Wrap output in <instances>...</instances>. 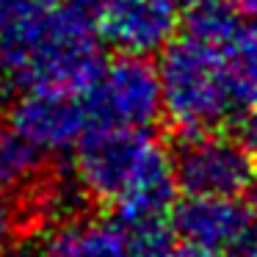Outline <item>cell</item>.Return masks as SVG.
<instances>
[{
	"mask_svg": "<svg viewBox=\"0 0 257 257\" xmlns=\"http://www.w3.org/2000/svg\"><path fill=\"white\" fill-rule=\"evenodd\" d=\"M97 0H61L0 31V94L28 89L83 91L100 58Z\"/></svg>",
	"mask_w": 257,
	"mask_h": 257,
	"instance_id": "1",
	"label": "cell"
},
{
	"mask_svg": "<svg viewBox=\"0 0 257 257\" xmlns=\"http://www.w3.org/2000/svg\"><path fill=\"white\" fill-rule=\"evenodd\" d=\"M72 174L86 196L116 207L119 224L169 218L177 194L172 155L147 130L91 124L75 144Z\"/></svg>",
	"mask_w": 257,
	"mask_h": 257,
	"instance_id": "2",
	"label": "cell"
},
{
	"mask_svg": "<svg viewBox=\"0 0 257 257\" xmlns=\"http://www.w3.org/2000/svg\"><path fill=\"white\" fill-rule=\"evenodd\" d=\"M155 69L161 83V113H166L180 136L218 130L238 108L224 56L191 36L169 42Z\"/></svg>",
	"mask_w": 257,
	"mask_h": 257,
	"instance_id": "3",
	"label": "cell"
},
{
	"mask_svg": "<svg viewBox=\"0 0 257 257\" xmlns=\"http://www.w3.org/2000/svg\"><path fill=\"white\" fill-rule=\"evenodd\" d=\"M80 94L91 124L147 130L161 116L158 69L141 56H119L102 64Z\"/></svg>",
	"mask_w": 257,
	"mask_h": 257,
	"instance_id": "4",
	"label": "cell"
},
{
	"mask_svg": "<svg viewBox=\"0 0 257 257\" xmlns=\"http://www.w3.org/2000/svg\"><path fill=\"white\" fill-rule=\"evenodd\" d=\"M172 166L174 183L185 196H243L254 183V169L240 141L218 130L183 136Z\"/></svg>",
	"mask_w": 257,
	"mask_h": 257,
	"instance_id": "5",
	"label": "cell"
},
{
	"mask_svg": "<svg viewBox=\"0 0 257 257\" xmlns=\"http://www.w3.org/2000/svg\"><path fill=\"white\" fill-rule=\"evenodd\" d=\"M169 213L174 235L213 257H249L257 251V210L240 196H185Z\"/></svg>",
	"mask_w": 257,
	"mask_h": 257,
	"instance_id": "6",
	"label": "cell"
},
{
	"mask_svg": "<svg viewBox=\"0 0 257 257\" xmlns=\"http://www.w3.org/2000/svg\"><path fill=\"white\" fill-rule=\"evenodd\" d=\"M9 119V124L42 155L75 150L80 136L91 127L80 91L69 89L20 91V97H14L12 102Z\"/></svg>",
	"mask_w": 257,
	"mask_h": 257,
	"instance_id": "7",
	"label": "cell"
},
{
	"mask_svg": "<svg viewBox=\"0 0 257 257\" xmlns=\"http://www.w3.org/2000/svg\"><path fill=\"white\" fill-rule=\"evenodd\" d=\"M97 31L119 56H155L177 34L172 0H97Z\"/></svg>",
	"mask_w": 257,
	"mask_h": 257,
	"instance_id": "8",
	"label": "cell"
},
{
	"mask_svg": "<svg viewBox=\"0 0 257 257\" xmlns=\"http://www.w3.org/2000/svg\"><path fill=\"white\" fill-rule=\"evenodd\" d=\"M36 257H133L119 224L75 218L64 221L39 243Z\"/></svg>",
	"mask_w": 257,
	"mask_h": 257,
	"instance_id": "9",
	"label": "cell"
},
{
	"mask_svg": "<svg viewBox=\"0 0 257 257\" xmlns=\"http://www.w3.org/2000/svg\"><path fill=\"white\" fill-rule=\"evenodd\" d=\"M45 155L23 139L12 124H0V194L17 196L42 180Z\"/></svg>",
	"mask_w": 257,
	"mask_h": 257,
	"instance_id": "10",
	"label": "cell"
},
{
	"mask_svg": "<svg viewBox=\"0 0 257 257\" xmlns=\"http://www.w3.org/2000/svg\"><path fill=\"white\" fill-rule=\"evenodd\" d=\"M221 56L235 105L257 111V31L240 25L238 36L229 42Z\"/></svg>",
	"mask_w": 257,
	"mask_h": 257,
	"instance_id": "11",
	"label": "cell"
},
{
	"mask_svg": "<svg viewBox=\"0 0 257 257\" xmlns=\"http://www.w3.org/2000/svg\"><path fill=\"white\" fill-rule=\"evenodd\" d=\"M240 12L238 3L227 0H210L205 6L188 9V23H185V36L196 39L199 45H207L213 50L224 53L227 45L240 31Z\"/></svg>",
	"mask_w": 257,
	"mask_h": 257,
	"instance_id": "12",
	"label": "cell"
},
{
	"mask_svg": "<svg viewBox=\"0 0 257 257\" xmlns=\"http://www.w3.org/2000/svg\"><path fill=\"white\" fill-rule=\"evenodd\" d=\"M23 207L14 202V196L0 194V249H6L12 240H17L23 229Z\"/></svg>",
	"mask_w": 257,
	"mask_h": 257,
	"instance_id": "13",
	"label": "cell"
},
{
	"mask_svg": "<svg viewBox=\"0 0 257 257\" xmlns=\"http://www.w3.org/2000/svg\"><path fill=\"white\" fill-rule=\"evenodd\" d=\"M238 141H240V147L246 150V155H249V163H251L254 177H257V111H251V116L243 122Z\"/></svg>",
	"mask_w": 257,
	"mask_h": 257,
	"instance_id": "14",
	"label": "cell"
},
{
	"mask_svg": "<svg viewBox=\"0 0 257 257\" xmlns=\"http://www.w3.org/2000/svg\"><path fill=\"white\" fill-rule=\"evenodd\" d=\"M61 0H14V20L20 17H31V14H39V12H47V9L58 6ZM12 20V23H14Z\"/></svg>",
	"mask_w": 257,
	"mask_h": 257,
	"instance_id": "15",
	"label": "cell"
},
{
	"mask_svg": "<svg viewBox=\"0 0 257 257\" xmlns=\"http://www.w3.org/2000/svg\"><path fill=\"white\" fill-rule=\"evenodd\" d=\"M163 257H213L210 251H205V249H199V246H194V243H185V240H174L172 243V249L166 251Z\"/></svg>",
	"mask_w": 257,
	"mask_h": 257,
	"instance_id": "16",
	"label": "cell"
},
{
	"mask_svg": "<svg viewBox=\"0 0 257 257\" xmlns=\"http://www.w3.org/2000/svg\"><path fill=\"white\" fill-rule=\"evenodd\" d=\"M14 20V0H0V31Z\"/></svg>",
	"mask_w": 257,
	"mask_h": 257,
	"instance_id": "17",
	"label": "cell"
},
{
	"mask_svg": "<svg viewBox=\"0 0 257 257\" xmlns=\"http://www.w3.org/2000/svg\"><path fill=\"white\" fill-rule=\"evenodd\" d=\"M174 6L180 9H196V6H205V3H210V0H172Z\"/></svg>",
	"mask_w": 257,
	"mask_h": 257,
	"instance_id": "18",
	"label": "cell"
},
{
	"mask_svg": "<svg viewBox=\"0 0 257 257\" xmlns=\"http://www.w3.org/2000/svg\"><path fill=\"white\" fill-rule=\"evenodd\" d=\"M0 257H12V254H6V251H3V249H0Z\"/></svg>",
	"mask_w": 257,
	"mask_h": 257,
	"instance_id": "19",
	"label": "cell"
},
{
	"mask_svg": "<svg viewBox=\"0 0 257 257\" xmlns=\"http://www.w3.org/2000/svg\"><path fill=\"white\" fill-rule=\"evenodd\" d=\"M249 257H257V251H254V254H249Z\"/></svg>",
	"mask_w": 257,
	"mask_h": 257,
	"instance_id": "20",
	"label": "cell"
}]
</instances>
